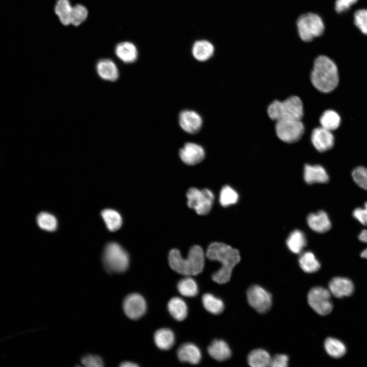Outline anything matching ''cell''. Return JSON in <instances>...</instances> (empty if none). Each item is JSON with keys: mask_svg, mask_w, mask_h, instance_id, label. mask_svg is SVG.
Here are the masks:
<instances>
[{"mask_svg": "<svg viewBox=\"0 0 367 367\" xmlns=\"http://www.w3.org/2000/svg\"><path fill=\"white\" fill-rule=\"evenodd\" d=\"M206 257L210 260L218 261L220 268L212 276V279L219 284L229 281L234 266L241 259L239 250L223 243L214 242L208 246Z\"/></svg>", "mask_w": 367, "mask_h": 367, "instance_id": "obj_1", "label": "cell"}, {"mask_svg": "<svg viewBox=\"0 0 367 367\" xmlns=\"http://www.w3.org/2000/svg\"><path fill=\"white\" fill-rule=\"evenodd\" d=\"M310 79L312 86L319 91L325 93L330 92L338 84L336 65L328 57L319 56L314 61Z\"/></svg>", "mask_w": 367, "mask_h": 367, "instance_id": "obj_2", "label": "cell"}, {"mask_svg": "<svg viewBox=\"0 0 367 367\" xmlns=\"http://www.w3.org/2000/svg\"><path fill=\"white\" fill-rule=\"evenodd\" d=\"M170 267L175 272L185 275L194 276L200 273L204 265V254L198 245L192 246L186 258H183L180 251L171 250L169 254Z\"/></svg>", "mask_w": 367, "mask_h": 367, "instance_id": "obj_3", "label": "cell"}, {"mask_svg": "<svg viewBox=\"0 0 367 367\" xmlns=\"http://www.w3.org/2000/svg\"><path fill=\"white\" fill-rule=\"evenodd\" d=\"M269 118L275 121L301 120L304 115L303 102L299 97L291 96L283 101L275 100L268 107Z\"/></svg>", "mask_w": 367, "mask_h": 367, "instance_id": "obj_4", "label": "cell"}, {"mask_svg": "<svg viewBox=\"0 0 367 367\" xmlns=\"http://www.w3.org/2000/svg\"><path fill=\"white\" fill-rule=\"evenodd\" d=\"M102 262L108 272L121 273L128 269L129 255L118 243L109 242L105 245L103 250Z\"/></svg>", "mask_w": 367, "mask_h": 367, "instance_id": "obj_5", "label": "cell"}, {"mask_svg": "<svg viewBox=\"0 0 367 367\" xmlns=\"http://www.w3.org/2000/svg\"><path fill=\"white\" fill-rule=\"evenodd\" d=\"M296 25L300 38L305 42L311 41L314 38L320 36L325 29L322 18L311 12L300 16Z\"/></svg>", "mask_w": 367, "mask_h": 367, "instance_id": "obj_6", "label": "cell"}, {"mask_svg": "<svg viewBox=\"0 0 367 367\" xmlns=\"http://www.w3.org/2000/svg\"><path fill=\"white\" fill-rule=\"evenodd\" d=\"M275 130L281 141L286 143H293L302 138L305 127L301 120H281L276 121Z\"/></svg>", "mask_w": 367, "mask_h": 367, "instance_id": "obj_7", "label": "cell"}, {"mask_svg": "<svg viewBox=\"0 0 367 367\" xmlns=\"http://www.w3.org/2000/svg\"><path fill=\"white\" fill-rule=\"evenodd\" d=\"M188 205L199 215H207L211 211L214 196L211 191L204 189L199 190L195 188L189 189L187 193Z\"/></svg>", "mask_w": 367, "mask_h": 367, "instance_id": "obj_8", "label": "cell"}, {"mask_svg": "<svg viewBox=\"0 0 367 367\" xmlns=\"http://www.w3.org/2000/svg\"><path fill=\"white\" fill-rule=\"evenodd\" d=\"M331 298V294L329 290L322 286L311 289L307 295L309 306L321 316L327 315L332 310L333 304Z\"/></svg>", "mask_w": 367, "mask_h": 367, "instance_id": "obj_9", "label": "cell"}, {"mask_svg": "<svg viewBox=\"0 0 367 367\" xmlns=\"http://www.w3.org/2000/svg\"><path fill=\"white\" fill-rule=\"evenodd\" d=\"M248 303L259 313L268 311L272 306V295L266 290L259 285H253L247 292Z\"/></svg>", "mask_w": 367, "mask_h": 367, "instance_id": "obj_10", "label": "cell"}, {"mask_svg": "<svg viewBox=\"0 0 367 367\" xmlns=\"http://www.w3.org/2000/svg\"><path fill=\"white\" fill-rule=\"evenodd\" d=\"M146 303L139 294L127 295L123 303V308L126 316L130 319L137 320L142 317L146 311Z\"/></svg>", "mask_w": 367, "mask_h": 367, "instance_id": "obj_11", "label": "cell"}, {"mask_svg": "<svg viewBox=\"0 0 367 367\" xmlns=\"http://www.w3.org/2000/svg\"><path fill=\"white\" fill-rule=\"evenodd\" d=\"M310 139L314 147L320 152L330 149L334 144V137L331 131L322 126L313 129Z\"/></svg>", "mask_w": 367, "mask_h": 367, "instance_id": "obj_12", "label": "cell"}, {"mask_svg": "<svg viewBox=\"0 0 367 367\" xmlns=\"http://www.w3.org/2000/svg\"><path fill=\"white\" fill-rule=\"evenodd\" d=\"M179 123L181 128L186 132L191 134L197 133L202 125V119L196 112L185 110L179 115Z\"/></svg>", "mask_w": 367, "mask_h": 367, "instance_id": "obj_13", "label": "cell"}, {"mask_svg": "<svg viewBox=\"0 0 367 367\" xmlns=\"http://www.w3.org/2000/svg\"><path fill=\"white\" fill-rule=\"evenodd\" d=\"M328 287L331 295L338 298L350 296L354 291L353 281L345 277H333L329 281Z\"/></svg>", "mask_w": 367, "mask_h": 367, "instance_id": "obj_14", "label": "cell"}, {"mask_svg": "<svg viewBox=\"0 0 367 367\" xmlns=\"http://www.w3.org/2000/svg\"><path fill=\"white\" fill-rule=\"evenodd\" d=\"M179 156L184 163L194 165L201 162L204 158L205 151L199 144L188 142L179 150Z\"/></svg>", "mask_w": 367, "mask_h": 367, "instance_id": "obj_15", "label": "cell"}, {"mask_svg": "<svg viewBox=\"0 0 367 367\" xmlns=\"http://www.w3.org/2000/svg\"><path fill=\"white\" fill-rule=\"evenodd\" d=\"M307 223L311 229L318 233L326 232L331 227L328 214L322 210L309 214L307 217Z\"/></svg>", "mask_w": 367, "mask_h": 367, "instance_id": "obj_16", "label": "cell"}, {"mask_svg": "<svg viewBox=\"0 0 367 367\" xmlns=\"http://www.w3.org/2000/svg\"><path fill=\"white\" fill-rule=\"evenodd\" d=\"M303 177L308 184L326 183L329 180L326 170L320 165L306 164L304 167Z\"/></svg>", "mask_w": 367, "mask_h": 367, "instance_id": "obj_17", "label": "cell"}, {"mask_svg": "<svg viewBox=\"0 0 367 367\" xmlns=\"http://www.w3.org/2000/svg\"><path fill=\"white\" fill-rule=\"evenodd\" d=\"M98 75L103 80L115 82L119 77V70L115 63L108 59L99 60L96 66Z\"/></svg>", "mask_w": 367, "mask_h": 367, "instance_id": "obj_18", "label": "cell"}, {"mask_svg": "<svg viewBox=\"0 0 367 367\" xmlns=\"http://www.w3.org/2000/svg\"><path fill=\"white\" fill-rule=\"evenodd\" d=\"M177 356L181 362L196 364L200 362L201 353L197 346L192 343H187L179 347L177 350Z\"/></svg>", "mask_w": 367, "mask_h": 367, "instance_id": "obj_19", "label": "cell"}, {"mask_svg": "<svg viewBox=\"0 0 367 367\" xmlns=\"http://www.w3.org/2000/svg\"><path fill=\"white\" fill-rule=\"evenodd\" d=\"M117 57L125 63L135 62L138 57V49L134 44L125 41L118 43L115 47Z\"/></svg>", "mask_w": 367, "mask_h": 367, "instance_id": "obj_20", "label": "cell"}, {"mask_svg": "<svg viewBox=\"0 0 367 367\" xmlns=\"http://www.w3.org/2000/svg\"><path fill=\"white\" fill-rule=\"evenodd\" d=\"M215 48L213 44L205 40L195 41L193 44L192 53L194 58L198 61L204 62L214 55Z\"/></svg>", "mask_w": 367, "mask_h": 367, "instance_id": "obj_21", "label": "cell"}, {"mask_svg": "<svg viewBox=\"0 0 367 367\" xmlns=\"http://www.w3.org/2000/svg\"><path fill=\"white\" fill-rule=\"evenodd\" d=\"M207 351L212 357L219 361L226 360L231 355L228 345L223 340H214L208 347Z\"/></svg>", "mask_w": 367, "mask_h": 367, "instance_id": "obj_22", "label": "cell"}, {"mask_svg": "<svg viewBox=\"0 0 367 367\" xmlns=\"http://www.w3.org/2000/svg\"><path fill=\"white\" fill-rule=\"evenodd\" d=\"M100 215L107 228L111 232L118 230L122 225V216L115 209L105 208L101 211Z\"/></svg>", "mask_w": 367, "mask_h": 367, "instance_id": "obj_23", "label": "cell"}, {"mask_svg": "<svg viewBox=\"0 0 367 367\" xmlns=\"http://www.w3.org/2000/svg\"><path fill=\"white\" fill-rule=\"evenodd\" d=\"M154 340L155 345L159 349L167 350L173 346L175 342V336L171 330L162 328L155 332Z\"/></svg>", "mask_w": 367, "mask_h": 367, "instance_id": "obj_24", "label": "cell"}, {"mask_svg": "<svg viewBox=\"0 0 367 367\" xmlns=\"http://www.w3.org/2000/svg\"><path fill=\"white\" fill-rule=\"evenodd\" d=\"M304 233L299 230L292 231L287 238L286 244L288 249L293 253L299 254L306 245Z\"/></svg>", "mask_w": 367, "mask_h": 367, "instance_id": "obj_25", "label": "cell"}, {"mask_svg": "<svg viewBox=\"0 0 367 367\" xmlns=\"http://www.w3.org/2000/svg\"><path fill=\"white\" fill-rule=\"evenodd\" d=\"M168 309L172 317L177 321L184 320L188 314L187 305L179 297H173L169 300Z\"/></svg>", "mask_w": 367, "mask_h": 367, "instance_id": "obj_26", "label": "cell"}, {"mask_svg": "<svg viewBox=\"0 0 367 367\" xmlns=\"http://www.w3.org/2000/svg\"><path fill=\"white\" fill-rule=\"evenodd\" d=\"M271 358L270 354L266 350L256 349L249 353L247 361L251 366L266 367L270 366Z\"/></svg>", "mask_w": 367, "mask_h": 367, "instance_id": "obj_27", "label": "cell"}, {"mask_svg": "<svg viewBox=\"0 0 367 367\" xmlns=\"http://www.w3.org/2000/svg\"><path fill=\"white\" fill-rule=\"evenodd\" d=\"M324 348L327 353L334 358L344 356L347 352L346 345L340 340L329 337L324 342Z\"/></svg>", "mask_w": 367, "mask_h": 367, "instance_id": "obj_28", "label": "cell"}, {"mask_svg": "<svg viewBox=\"0 0 367 367\" xmlns=\"http://www.w3.org/2000/svg\"><path fill=\"white\" fill-rule=\"evenodd\" d=\"M299 264L301 269L307 273L316 272L321 268L320 262L310 251H306L301 254L299 258Z\"/></svg>", "mask_w": 367, "mask_h": 367, "instance_id": "obj_29", "label": "cell"}, {"mask_svg": "<svg viewBox=\"0 0 367 367\" xmlns=\"http://www.w3.org/2000/svg\"><path fill=\"white\" fill-rule=\"evenodd\" d=\"M36 222L40 228L46 231L54 232L58 228L57 218L49 212H42L39 213L36 217Z\"/></svg>", "mask_w": 367, "mask_h": 367, "instance_id": "obj_30", "label": "cell"}, {"mask_svg": "<svg viewBox=\"0 0 367 367\" xmlns=\"http://www.w3.org/2000/svg\"><path fill=\"white\" fill-rule=\"evenodd\" d=\"M319 121L322 127L332 131L337 129L339 126L340 118L335 111L328 110L322 114Z\"/></svg>", "mask_w": 367, "mask_h": 367, "instance_id": "obj_31", "label": "cell"}, {"mask_svg": "<svg viewBox=\"0 0 367 367\" xmlns=\"http://www.w3.org/2000/svg\"><path fill=\"white\" fill-rule=\"evenodd\" d=\"M202 301L205 309L212 314H220L224 310L223 302L211 294L206 293L203 295Z\"/></svg>", "mask_w": 367, "mask_h": 367, "instance_id": "obj_32", "label": "cell"}, {"mask_svg": "<svg viewBox=\"0 0 367 367\" xmlns=\"http://www.w3.org/2000/svg\"><path fill=\"white\" fill-rule=\"evenodd\" d=\"M72 6L69 0H58L55 7V11L61 22L65 25L70 24V16Z\"/></svg>", "mask_w": 367, "mask_h": 367, "instance_id": "obj_33", "label": "cell"}, {"mask_svg": "<svg viewBox=\"0 0 367 367\" xmlns=\"http://www.w3.org/2000/svg\"><path fill=\"white\" fill-rule=\"evenodd\" d=\"M177 290L181 295L188 297H194L198 292L197 283L190 277L185 278L178 282Z\"/></svg>", "mask_w": 367, "mask_h": 367, "instance_id": "obj_34", "label": "cell"}, {"mask_svg": "<svg viewBox=\"0 0 367 367\" xmlns=\"http://www.w3.org/2000/svg\"><path fill=\"white\" fill-rule=\"evenodd\" d=\"M239 199L237 192L229 186H224L220 194V203L224 207H226L237 203Z\"/></svg>", "mask_w": 367, "mask_h": 367, "instance_id": "obj_35", "label": "cell"}, {"mask_svg": "<svg viewBox=\"0 0 367 367\" xmlns=\"http://www.w3.org/2000/svg\"><path fill=\"white\" fill-rule=\"evenodd\" d=\"M88 14L87 8L82 5L77 4L72 7L70 16V24L77 26L84 21Z\"/></svg>", "mask_w": 367, "mask_h": 367, "instance_id": "obj_36", "label": "cell"}, {"mask_svg": "<svg viewBox=\"0 0 367 367\" xmlns=\"http://www.w3.org/2000/svg\"><path fill=\"white\" fill-rule=\"evenodd\" d=\"M354 181L361 188L367 190V168L358 166L351 173Z\"/></svg>", "mask_w": 367, "mask_h": 367, "instance_id": "obj_37", "label": "cell"}, {"mask_svg": "<svg viewBox=\"0 0 367 367\" xmlns=\"http://www.w3.org/2000/svg\"><path fill=\"white\" fill-rule=\"evenodd\" d=\"M354 20L355 24L360 31L367 35V9H361L355 11Z\"/></svg>", "mask_w": 367, "mask_h": 367, "instance_id": "obj_38", "label": "cell"}, {"mask_svg": "<svg viewBox=\"0 0 367 367\" xmlns=\"http://www.w3.org/2000/svg\"><path fill=\"white\" fill-rule=\"evenodd\" d=\"M82 364L87 367H101L103 366L102 359L96 355H86L81 359Z\"/></svg>", "mask_w": 367, "mask_h": 367, "instance_id": "obj_39", "label": "cell"}, {"mask_svg": "<svg viewBox=\"0 0 367 367\" xmlns=\"http://www.w3.org/2000/svg\"><path fill=\"white\" fill-rule=\"evenodd\" d=\"M352 215L360 224L367 226V201L364 203L363 207L355 208Z\"/></svg>", "mask_w": 367, "mask_h": 367, "instance_id": "obj_40", "label": "cell"}, {"mask_svg": "<svg viewBox=\"0 0 367 367\" xmlns=\"http://www.w3.org/2000/svg\"><path fill=\"white\" fill-rule=\"evenodd\" d=\"M289 357L285 354H277L271 358L270 366L286 367L288 365Z\"/></svg>", "mask_w": 367, "mask_h": 367, "instance_id": "obj_41", "label": "cell"}, {"mask_svg": "<svg viewBox=\"0 0 367 367\" xmlns=\"http://www.w3.org/2000/svg\"><path fill=\"white\" fill-rule=\"evenodd\" d=\"M358 0H336L335 3V10L337 13H341L349 9L351 5Z\"/></svg>", "mask_w": 367, "mask_h": 367, "instance_id": "obj_42", "label": "cell"}, {"mask_svg": "<svg viewBox=\"0 0 367 367\" xmlns=\"http://www.w3.org/2000/svg\"><path fill=\"white\" fill-rule=\"evenodd\" d=\"M358 239L362 243L367 244V229H363L358 235ZM361 258L367 259V247L360 254Z\"/></svg>", "mask_w": 367, "mask_h": 367, "instance_id": "obj_43", "label": "cell"}, {"mask_svg": "<svg viewBox=\"0 0 367 367\" xmlns=\"http://www.w3.org/2000/svg\"><path fill=\"white\" fill-rule=\"evenodd\" d=\"M120 366L121 367H137L138 364L130 361H125L122 362Z\"/></svg>", "mask_w": 367, "mask_h": 367, "instance_id": "obj_44", "label": "cell"}]
</instances>
